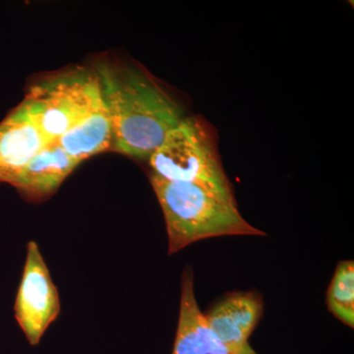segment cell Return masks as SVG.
<instances>
[{"mask_svg":"<svg viewBox=\"0 0 354 354\" xmlns=\"http://www.w3.org/2000/svg\"><path fill=\"white\" fill-rule=\"evenodd\" d=\"M92 68L111 118V151L148 160L167 133L187 116L183 106L139 65L104 57L95 59Z\"/></svg>","mask_w":354,"mask_h":354,"instance_id":"1","label":"cell"},{"mask_svg":"<svg viewBox=\"0 0 354 354\" xmlns=\"http://www.w3.org/2000/svg\"><path fill=\"white\" fill-rule=\"evenodd\" d=\"M150 180L164 213L169 255L212 237L266 234L241 216L235 197L199 184L165 180L153 174Z\"/></svg>","mask_w":354,"mask_h":354,"instance_id":"2","label":"cell"},{"mask_svg":"<svg viewBox=\"0 0 354 354\" xmlns=\"http://www.w3.org/2000/svg\"><path fill=\"white\" fill-rule=\"evenodd\" d=\"M148 162L153 174L165 180L199 184L234 197L221 165L215 133L201 118L186 116L167 133Z\"/></svg>","mask_w":354,"mask_h":354,"instance_id":"3","label":"cell"},{"mask_svg":"<svg viewBox=\"0 0 354 354\" xmlns=\"http://www.w3.org/2000/svg\"><path fill=\"white\" fill-rule=\"evenodd\" d=\"M24 101L36 114L50 142L85 120L104 102L99 77L92 67H73L39 79Z\"/></svg>","mask_w":354,"mask_h":354,"instance_id":"4","label":"cell"},{"mask_svg":"<svg viewBox=\"0 0 354 354\" xmlns=\"http://www.w3.org/2000/svg\"><path fill=\"white\" fill-rule=\"evenodd\" d=\"M14 312L31 346H37L60 312L59 295L38 244L30 241Z\"/></svg>","mask_w":354,"mask_h":354,"instance_id":"5","label":"cell"},{"mask_svg":"<svg viewBox=\"0 0 354 354\" xmlns=\"http://www.w3.org/2000/svg\"><path fill=\"white\" fill-rule=\"evenodd\" d=\"M48 143L31 106L23 100L0 122V183H8Z\"/></svg>","mask_w":354,"mask_h":354,"instance_id":"6","label":"cell"},{"mask_svg":"<svg viewBox=\"0 0 354 354\" xmlns=\"http://www.w3.org/2000/svg\"><path fill=\"white\" fill-rule=\"evenodd\" d=\"M171 354H259L250 346H228L211 330L198 305L191 267L186 268L183 274L178 325Z\"/></svg>","mask_w":354,"mask_h":354,"instance_id":"7","label":"cell"},{"mask_svg":"<svg viewBox=\"0 0 354 354\" xmlns=\"http://www.w3.org/2000/svg\"><path fill=\"white\" fill-rule=\"evenodd\" d=\"M80 164V160L65 152L57 141L50 142L8 184L29 201H43L57 192Z\"/></svg>","mask_w":354,"mask_h":354,"instance_id":"8","label":"cell"},{"mask_svg":"<svg viewBox=\"0 0 354 354\" xmlns=\"http://www.w3.org/2000/svg\"><path fill=\"white\" fill-rule=\"evenodd\" d=\"M264 312L262 297L256 292L232 293L205 314L211 330L221 342L234 348H246L249 337Z\"/></svg>","mask_w":354,"mask_h":354,"instance_id":"9","label":"cell"},{"mask_svg":"<svg viewBox=\"0 0 354 354\" xmlns=\"http://www.w3.org/2000/svg\"><path fill=\"white\" fill-rule=\"evenodd\" d=\"M55 141L65 152L81 162L92 156L111 151L113 127L104 102Z\"/></svg>","mask_w":354,"mask_h":354,"instance_id":"10","label":"cell"},{"mask_svg":"<svg viewBox=\"0 0 354 354\" xmlns=\"http://www.w3.org/2000/svg\"><path fill=\"white\" fill-rule=\"evenodd\" d=\"M329 310L348 327H354V263L342 261L335 269L327 292Z\"/></svg>","mask_w":354,"mask_h":354,"instance_id":"11","label":"cell"}]
</instances>
